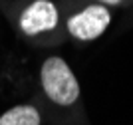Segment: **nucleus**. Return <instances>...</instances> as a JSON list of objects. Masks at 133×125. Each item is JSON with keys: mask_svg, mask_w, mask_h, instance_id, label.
I'll list each match as a JSON object with an SVG mask.
<instances>
[{"mask_svg": "<svg viewBox=\"0 0 133 125\" xmlns=\"http://www.w3.org/2000/svg\"><path fill=\"white\" fill-rule=\"evenodd\" d=\"M40 85L46 97L60 107H70L79 99V82L64 58L50 56L40 68Z\"/></svg>", "mask_w": 133, "mask_h": 125, "instance_id": "f257e3e1", "label": "nucleus"}, {"mask_svg": "<svg viewBox=\"0 0 133 125\" xmlns=\"http://www.w3.org/2000/svg\"><path fill=\"white\" fill-rule=\"evenodd\" d=\"M111 24V12L105 4H89L68 18V32L76 40L91 42L99 38Z\"/></svg>", "mask_w": 133, "mask_h": 125, "instance_id": "f03ea898", "label": "nucleus"}, {"mask_svg": "<svg viewBox=\"0 0 133 125\" xmlns=\"http://www.w3.org/2000/svg\"><path fill=\"white\" fill-rule=\"evenodd\" d=\"M60 22L58 8L52 0H34L20 14V30L26 36L52 32Z\"/></svg>", "mask_w": 133, "mask_h": 125, "instance_id": "7ed1b4c3", "label": "nucleus"}, {"mask_svg": "<svg viewBox=\"0 0 133 125\" xmlns=\"http://www.w3.org/2000/svg\"><path fill=\"white\" fill-rule=\"evenodd\" d=\"M40 111L34 105H14L0 115V125H40Z\"/></svg>", "mask_w": 133, "mask_h": 125, "instance_id": "20e7f679", "label": "nucleus"}, {"mask_svg": "<svg viewBox=\"0 0 133 125\" xmlns=\"http://www.w3.org/2000/svg\"><path fill=\"white\" fill-rule=\"evenodd\" d=\"M99 4H105V6H115V4H121L123 0H97Z\"/></svg>", "mask_w": 133, "mask_h": 125, "instance_id": "39448f33", "label": "nucleus"}]
</instances>
